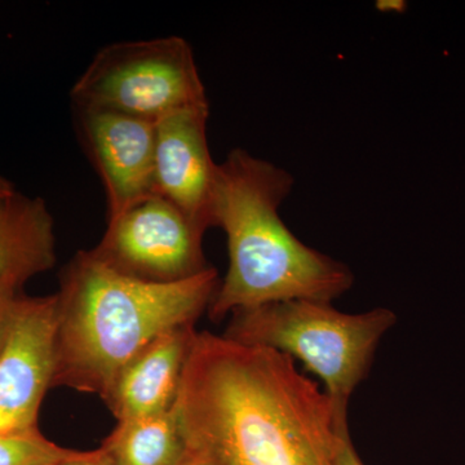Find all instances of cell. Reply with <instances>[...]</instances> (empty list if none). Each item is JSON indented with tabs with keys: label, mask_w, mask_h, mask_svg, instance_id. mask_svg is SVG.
<instances>
[{
	"label": "cell",
	"mask_w": 465,
	"mask_h": 465,
	"mask_svg": "<svg viewBox=\"0 0 465 465\" xmlns=\"http://www.w3.org/2000/svg\"><path fill=\"white\" fill-rule=\"evenodd\" d=\"M186 448L220 465H333L342 425L295 360L197 332L174 402Z\"/></svg>",
	"instance_id": "obj_1"
},
{
	"label": "cell",
	"mask_w": 465,
	"mask_h": 465,
	"mask_svg": "<svg viewBox=\"0 0 465 465\" xmlns=\"http://www.w3.org/2000/svg\"><path fill=\"white\" fill-rule=\"evenodd\" d=\"M219 284L213 266L180 282H146L79 251L60 273L52 388L105 400L119 372L150 342L197 322Z\"/></svg>",
	"instance_id": "obj_2"
},
{
	"label": "cell",
	"mask_w": 465,
	"mask_h": 465,
	"mask_svg": "<svg viewBox=\"0 0 465 465\" xmlns=\"http://www.w3.org/2000/svg\"><path fill=\"white\" fill-rule=\"evenodd\" d=\"M293 183L289 171L247 150L217 164L213 226L225 232L229 266L211 320L290 300L332 302L353 286L347 265L302 243L281 219Z\"/></svg>",
	"instance_id": "obj_3"
},
{
	"label": "cell",
	"mask_w": 465,
	"mask_h": 465,
	"mask_svg": "<svg viewBox=\"0 0 465 465\" xmlns=\"http://www.w3.org/2000/svg\"><path fill=\"white\" fill-rule=\"evenodd\" d=\"M232 316L223 335L302 361L323 381L338 424L348 423L349 400L365 381L379 342L397 320L387 308L349 314L317 300L273 302Z\"/></svg>",
	"instance_id": "obj_4"
},
{
	"label": "cell",
	"mask_w": 465,
	"mask_h": 465,
	"mask_svg": "<svg viewBox=\"0 0 465 465\" xmlns=\"http://www.w3.org/2000/svg\"><path fill=\"white\" fill-rule=\"evenodd\" d=\"M72 105L113 110L157 124L208 105L191 45L180 36L101 48L70 91Z\"/></svg>",
	"instance_id": "obj_5"
},
{
	"label": "cell",
	"mask_w": 465,
	"mask_h": 465,
	"mask_svg": "<svg viewBox=\"0 0 465 465\" xmlns=\"http://www.w3.org/2000/svg\"><path fill=\"white\" fill-rule=\"evenodd\" d=\"M204 232L183 211L154 194L109 220L91 252L137 280L180 282L211 268L203 252Z\"/></svg>",
	"instance_id": "obj_6"
},
{
	"label": "cell",
	"mask_w": 465,
	"mask_h": 465,
	"mask_svg": "<svg viewBox=\"0 0 465 465\" xmlns=\"http://www.w3.org/2000/svg\"><path fill=\"white\" fill-rule=\"evenodd\" d=\"M57 298L21 295L0 351V432L38 428L56 356Z\"/></svg>",
	"instance_id": "obj_7"
},
{
	"label": "cell",
	"mask_w": 465,
	"mask_h": 465,
	"mask_svg": "<svg viewBox=\"0 0 465 465\" xmlns=\"http://www.w3.org/2000/svg\"><path fill=\"white\" fill-rule=\"evenodd\" d=\"M79 142L105 188L108 222L155 194V124L73 105Z\"/></svg>",
	"instance_id": "obj_8"
},
{
	"label": "cell",
	"mask_w": 465,
	"mask_h": 465,
	"mask_svg": "<svg viewBox=\"0 0 465 465\" xmlns=\"http://www.w3.org/2000/svg\"><path fill=\"white\" fill-rule=\"evenodd\" d=\"M210 106L173 113L155 124V194L203 231L213 228L217 164L207 139Z\"/></svg>",
	"instance_id": "obj_9"
},
{
	"label": "cell",
	"mask_w": 465,
	"mask_h": 465,
	"mask_svg": "<svg viewBox=\"0 0 465 465\" xmlns=\"http://www.w3.org/2000/svg\"><path fill=\"white\" fill-rule=\"evenodd\" d=\"M195 335V324L171 330L124 367L104 400L118 421L173 409Z\"/></svg>",
	"instance_id": "obj_10"
},
{
	"label": "cell",
	"mask_w": 465,
	"mask_h": 465,
	"mask_svg": "<svg viewBox=\"0 0 465 465\" xmlns=\"http://www.w3.org/2000/svg\"><path fill=\"white\" fill-rule=\"evenodd\" d=\"M56 264L50 208L41 197L17 192L0 203V287L23 290Z\"/></svg>",
	"instance_id": "obj_11"
},
{
	"label": "cell",
	"mask_w": 465,
	"mask_h": 465,
	"mask_svg": "<svg viewBox=\"0 0 465 465\" xmlns=\"http://www.w3.org/2000/svg\"><path fill=\"white\" fill-rule=\"evenodd\" d=\"M101 449L115 465H179L188 448L173 407L161 414L118 421Z\"/></svg>",
	"instance_id": "obj_12"
},
{
	"label": "cell",
	"mask_w": 465,
	"mask_h": 465,
	"mask_svg": "<svg viewBox=\"0 0 465 465\" xmlns=\"http://www.w3.org/2000/svg\"><path fill=\"white\" fill-rule=\"evenodd\" d=\"M78 454L45 439L39 428L0 432V465H61Z\"/></svg>",
	"instance_id": "obj_13"
},
{
	"label": "cell",
	"mask_w": 465,
	"mask_h": 465,
	"mask_svg": "<svg viewBox=\"0 0 465 465\" xmlns=\"http://www.w3.org/2000/svg\"><path fill=\"white\" fill-rule=\"evenodd\" d=\"M21 295L23 290L0 287V351L7 339Z\"/></svg>",
	"instance_id": "obj_14"
},
{
	"label": "cell",
	"mask_w": 465,
	"mask_h": 465,
	"mask_svg": "<svg viewBox=\"0 0 465 465\" xmlns=\"http://www.w3.org/2000/svg\"><path fill=\"white\" fill-rule=\"evenodd\" d=\"M333 465H365L361 458L358 457L353 442H351L349 427L342 425L341 433H339L338 451H336L335 461Z\"/></svg>",
	"instance_id": "obj_15"
},
{
	"label": "cell",
	"mask_w": 465,
	"mask_h": 465,
	"mask_svg": "<svg viewBox=\"0 0 465 465\" xmlns=\"http://www.w3.org/2000/svg\"><path fill=\"white\" fill-rule=\"evenodd\" d=\"M61 465H115L103 449L92 451H79L75 458L70 459Z\"/></svg>",
	"instance_id": "obj_16"
},
{
	"label": "cell",
	"mask_w": 465,
	"mask_h": 465,
	"mask_svg": "<svg viewBox=\"0 0 465 465\" xmlns=\"http://www.w3.org/2000/svg\"><path fill=\"white\" fill-rule=\"evenodd\" d=\"M179 465H220L215 459L208 455L207 452L200 450L186 449L185 457L180 461Z\"/></svg>",
	"instance_id": "obj_17"
},
{
	"label": "cell",
	"mask_w": 465,
	"mask_h": 465,
	"mask_svg": "<svg viewBox=\"0 0 465 465\" xmlns=\"http://www.w3.org/2000/svg\"><path fill=\"white\" fill-rule=\"evenodd\" d=\"M376 8L381 12H397V14H403L407 8V3L403 0H379L376 2Z\"/></svg>",
	"instance_id": "obj_18"
},
{
	"label": "cell",
	"mask_w": 465,
	"mask_h": 465,
	"mask_svg": "<svg viewBox=\"0 0 465 465\" xmlns=\"http://www.w3.org/2000/svg\"><path fill=\"white\" fill-rule=\"evenodd\" d=\"M17 191L15 188L14 183H12L11 180L7 179L5 174L0 171V203L3 201L8 200L12 195L16 194Z\"/></svg>",
	"instance_id": "obj_19"
}]
</instances>
